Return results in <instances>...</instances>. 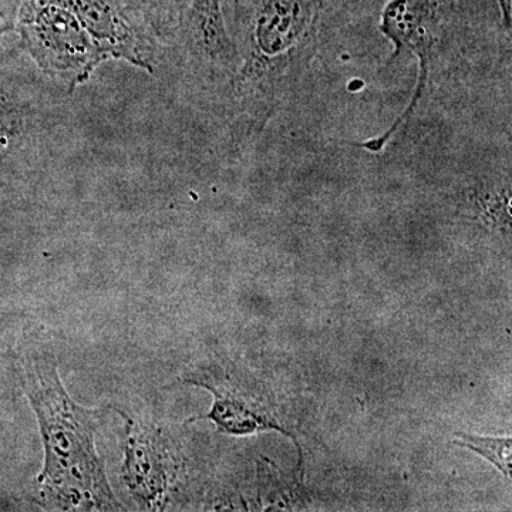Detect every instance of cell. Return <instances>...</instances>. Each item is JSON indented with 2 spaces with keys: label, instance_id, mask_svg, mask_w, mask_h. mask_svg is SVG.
<instances>
[{
  "label": "cell",
  "instance_id": "cell-1",
  "mask_svg": "<svg viewBox=\"0 0 512 512\" xmlns=\"http://www.w3.org/2000/svg\"><path fill=\"white\" fill-rule=\"evenodd\" d=\"M338 0H234L237 64L225 84L234 140L258 136L301 79Z\"/></svg>",
  "mask_w": 512,
  "mask_h": 512
},
{
  "label": "cell",
  "instance_id": "cell-2",
  "mask_svg": "<svg viewBox=\"0 0 512 512\" xmlns=\"http://www.w3.org/2000/svg\"><path fill=\"white\" fill-rule=\"evenodd\" d=\"M23 387L42 436L43 468L37 504L50 511H121L96 446L114 406L86 407L70 396L55 352L33 348L23 360Z\"/></svg>",
  "mask_w": 512,
  "mask_h": 512
},
{
  "label": "cell",
  "instance_id": "cell-3",
  "mask_svg": "<svg viewBox=\"0 0 512 512\" xmlns=\"http://www.w3.org/2000/svg\"><path fill=\"white\" fill-rule=\"evenodd\" d=\"M70 94L18 46L0 55V200L40 183L72 147Z\"/></svg>",
  "mask_w": 512,
  "mask_h": 512
},
{
  "label": "cell",
  "instance_id": "cell-4",
  "mask_svg": "<svg viewBox=\"0 0 512 512\" xmlns=\"http://www.w3.org/2000/svg\"><path fill=\"white\" fill-rule=\"evenodd\" d=\"M10 35L37 70L73 93L92 79L110 56L62 0H26Z\"/></svg>",
  "mask_w": 512,
  "mask_h": 512
},
{
  "label": "cell",
  "instance_id": "cell-5",
  "mask_svg": "<svg viewBox=\"0 0 512 512\" xmlns=\"http://www.w3.org/2000/svg\"><path fill=\"white\" fill-rule=\"evenodd\" d=\"M124 420L121 480L138 510L174 507L183 484L185 458L163 421L136 416L116 406Z\"/></svg>",
  "mask_w": 512,
  "mask_h": 512
},
{
  "label": "cell",
  "instance_id": "cell-6",
  "mask_svg": "<svg viewBox=\"0 0 512 512\" xmlns=\"http://www.w3.org/2000/svg\"><path fill=\"white\" fill-rule=\"evenodd\" d=\"M443 22L444 0H389L384 6L380 30L393 45L390 63L400 57H414L419 63V74L409 106L383 134L369 138L360 147L370 153H380L412 119L429 83L430 62L434 47L439 45Z\"/></svg>",
  "mask_w": 512,
  "mask_h": 512
},
{
  "label": "cell",
  "instance_id": "cell-7",
  "mask_svg": "<svg viewBox=\"0 0 512 512\" xmlns=\"http://www.w3.org/2000/svg\"><path fill=\"white\" fill-rule=\"evenodd\" d=\"M183 383L202 387L214 396L210 412L192 417L190 423L210 420L220 433L229 436H251L268 430L292 436L264 387L238 367L215 363L200 366L185 373Z\"/></svg>",
  "mask_w": 512,
  "mask_h": 512
},
{
  "label": "cell",
  "instance_id": "cell-8",
  "mask_svg": "<svg viewBox=\"0 0 512 512\" xmlns=\"http://www.w3.org/2000/svg\"><path fill=\"white\" fill-rule=\"evenodd\" d=\"M76 13L110 59L124 60L157 76L164 69V49L126 0H62Z\"/></svg>",
  "mask_w": 512,
  "mask_h": 512
},
{
  "label": "cell",
  "instance_id": "cell-9",
  "mask_svg": "<svg viewBox=\"0 0 512 512\" xmlns=\"http://www.w3.org/2000/svg\"><path fill=\"white\" fill-rule=\"evenodd\" d=\"M185 66L208 70V76L227 83L237 64L221 0H190L180 40L174 49Z\"/></svg>",
  "mask_w": 512,
  "mask_h": 512
},
{
  "label": "cell",
  "instance_id": "cell-10",
  "mask_svg": "<svg viewBox=\"0 0 512 512\" xmlns=\"http://www.w3.org/2000/svg\"><path fill=\"white\" fill-rule=\"evenodd\" d=\"M164 49V62L180 40L190 0H126Z\"/></svg>",
  "mask_w": 512,
  "mask_h": 512
},
{
  "label": "cell",
  "instance_id": "cell-11",
  "mask_svg": "<svg viewBox=\"0 0 512 512\" xmlns=\"http://www.w3.org/2000/svg\"><path fill=\"white\" fill-rule=\"evenodd\" d=\"M458 446L468 448L474 451L478 456L485 458L494 464L505 477L511 476L512 464V440L511 437H503V439H494V437H478L473 434L457 433Z\"/></svg>",
  "mask_w": 512,
  "mask_h": 512
},
{
  "label": "cell",
  "instance_id": "cell-12",
  "mask_svg": "<svg viewBox=\"0 0 512 512\" xmlns=\"http://www.w3.org/2000/svg\"><path fill=\"white\" fill-rule=\"evenodd\" d=\"M25 2L26 0H0V22L9 29V32L19 9L22 8Z\"/></svg>",
  "mask_w": 512,
  "mask_h": 512
},
{
  "label": "cell",
  "instance_id": "cell-13",
  "mask_svg": "<svg viewBox=\"0 0 512 512\" xmlns=\"http://www.w3.org/2000/svg\"><path fill=\"white\" fill-rule=\"evenodd\" d=\"M500 3L501 13H503L504 22H510L511 20V0H498Z\"/></svg>",
  "mask_w": 512,
  "mask_h": 512
},
{
  "label": "cell",
  "instance_id": "cell-14",
  "mask_svg": "<svg viewBox=\"0 0 512 512\" xmlns=\"http://www.w3.org/2000/svg\"><path fill=\"white\" fill-rule=\"evenodd\" d=\"M10 32L9 29L6 28L5 25H3L2 22H0V55H2L3 52H5L6 49H8V46H6V36H9Z\"/></svg>",
  "mask_w": 512,
  "mask_h": 512
}]
</instances>
